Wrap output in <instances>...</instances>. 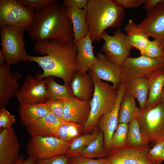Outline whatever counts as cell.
I'll return each mask as SVG.
<instances>
[{
  "mask_svg": "<svg viewBox=\"0 0 164 164\" xmlns=\"http://www.w3.org/2000/svg\"><path fill=\"white\" fill-rule=\"evenodd\" d=\"M149 87L146 109L153 108L160 102L164 87V67L153 71L146 77Z\"/></svg>",
  "mask_w": 164,
  "mask_h": 164,
  "instance_id": "cell-23",
  "label": "cell"
},
{
  "mask_svg": "<svg viewBox=\"0 0 164 164\" xmlns=\"http://www.w3.org/2000/svg\"><path fill=\"white\" fill-rule=\"evenodd\" d=\"M63 121L50 111L46 115L38 119L26 128L31 137L46 136H55L58 128Z\"/></svg>",
  "mask_w": 164,
  "mask_h": 164,
  "instance_id": "cell-21",
  "label": "cell"
},
{
  "mask_svg": "<svg viewBox=\"0 0 164 164\" xmlns=\"http://www.w3.org/2000/svg\"><path fill=\"white\" fill-rule=\"evenodd\" d=\"M164 67L162 60L141 56L129 57L121 66V83H127L134 80L146 77L153 71Z\"/></svg>",
  "mask_w": 164,
  "mask_h": 164,
  "instance_id": "cell-9",
  "label": "cell"
},
{
  "mask_svg": "<svg viewBox=\"0 0 164 164\" xmlns=\"http://www.w3.org/2000/svg\"><path fill=\"white\" fill-rule=\"evenodd\" d=\"M84 74L78 71L73 74L70 84L73 97L80 100L90 101L94 90V86L90 73Z\"/></svg>",
  "mask_w": 164,
  "mask_h": 164,
  "instance_id": "cell-19",
  "label": "cell"
},
{
  "mask_svg": "<svg viewBox=\"0 0 164 164\" xmlns=\"http://www.w3.org/2000/svg\"><path fill=\"white\" fill-rule=\"evenodd\" d=\"M67 17L71 21L73 31V40L74 43L86 36L90 29L87 24L85 9L73 7L66 8Z\"/></svg>",
  "mask_w": 164,
  "mask_h": 164,
  "instance_id": "cell-24",
  "label": "cell"
},
{
  "mask_svg": "<svg viewBox=\"0 0 164 164\" xmlns=\"http://www.w3.org/2000/svg\"><path fill=\"white\" fill-rule=\"evenodd\" d=\"M91 101L80 100L73 97L65 101L62 119L84 126L89 115Z\"/></svg>",
  "mask_w": 164,
  "mask_h": 164,
  "instance_id": "cell-18",
  "label": "cell"
},
{
  "mask_svg": "<svg viewBox=\"0 0 164 164\" xmlns=\"http://www.w3.org/2000/svg\"><path fill=\"white\" fill-rule=\"evenodd\" d=\"M34 13V10L19 4L16 0H0V26H14L27 31Z\"/></svg>",
  "mask_w": 164,
  "mask_h": 164,
  "instance_id": "cell-8",
  "label": "cell"
},
{
  "mask_svg": "<svg viewBox=\"0 0 164 164\" xmlns=\"http://www.w3.org/2000/svg\"><path fill=\"white\" fill-rule=\"evenodd\" d=\"M88 71L92 77L94 90L90 102L89 115L83 126V129L86 132L94 127L102 115L111 110L116 100L118 88L103 82L94 74Z\"/></svg>",
  "mask_w": 164,
  "mask_h": 164,
  "instance_id": "cell-4",
  "label": "cell"
},
{
  "mask_svg": "<svg viewBox=\"0 0 164 164\" xmlns=\"http://www.w3.org/2000/svg\"><path fill=\"white\" fill-rule=\"evenodd\" d=\"M70 158L66 154L47 159L36 160L35 164H68Z\"/></svg>",
  "mask_w": 164,
  "mask_h": 164,
  "instance_id": "cell-40",
  "label": "cell"
},
{
  "mask_svg": "<svg viewBox=\"0 0 164 164\" xmlns=\"http://www.w3.org/2000/svg\"><path fill=\"white\" fill-rule=\"evenodd\" d=\"M126 84V91L137 99L141 110L145 109L149 93L148 82L146 77L137 78Z\"/></svg>",
  "mask_w": 164,
  "mask_h": 164,
  "instance_id": "cell-26",
  "label": "cell"
},
{
  "mask_svg": "<svg viewBox=\"0 0 164 164\" xmlns=\"http://www.w3.org/2000/svg\"><path fill=\"white\" fill-rule=\"evenodd\" d=\"M124 9L138 8L144 3L145 0H116Z\"/></svg>",
  "mask_w": 164,
  "mask_h": 164,
  "instance_id": "cell-42",
  "label": "cell"
},
{
  "mask_svg": "<svg viewBox=\"0 0 164 164\" xmlns=\"http://www.w3.org/2000/svg\"><path fill=\"white\" fill-rule=\"evenodd\" d=\"M162 0H145L144 3V9L147 12L155 7Z\"/></svg>",
  "mask_w": 164,
  "mask_h": 164,
  "instance_id": "cell-43",
  "label": "cell"
},
{
  "mask_svg": "<svg viewBox=\"0 0 164 164\" xmlns=\"http://www.w3.org/2000/svg\"><path fill=\"white\" fill-rule=\"evenodd\" d=\"M83 128L80 125L64 121L58 128L55 137L65 142H71L80 135Z\"/></svg>",
  "mask_w": 164,
  "mask_h": 164,
  "instance_id": "cell-31",
  "label": "cell"
},
{
  "mask_svg": "<svg viewBox=\"0 0 164 164\" xmlns=\"http://www.w3.org/2000/svg\"><path fill=\"white\" fill-rule=\"evenodd\" d=\"M65 101L60 100H48L45 103L51 112L58 118L63 120L62 115Z\"/></svg>",
  "mask_w": 164,
  "mask_h": 164,
  "instance_id": "cell-39",
  "label": "cell"
},
{
  "mask_svg": "<svg viewBox=\"0 0 164 164\" xmlns=\"http://www.w3.org/2000/svg\"><path fill=\"white\" fill-rule=\"evenodd\" d=\"M72 158L69 159L68 164H111L107 157L92 159L79 156Z\"/></svg>",
  "mask_w": 164,
  "mask_h": 164,
  "instance_id": "cell-37",
  "label": "cell"
},
{
  "mask_svg": "<svg viewBox=\"0 0 164 164\" xmlns=\"http://www.w3.org/2000/svg\"><path fill=\"white\" fill-rule=\"evenodd\" d=\"M50 110L46 103H20L19 113L22 124L28 127L47 114Z\"/></svg>",
  "mask_w": 164,
  "mask_h": 164,
  "instance_id": "cell-22",
  "label": "cell"
},
{
  "mask_svg": "<svg viewBox=\"0 0 164 164\" xmlns=\"http://www.w3.org/2000/svg\"><path fill=\"white\" fill-rule=\"evenodd\" d=\"M126 32L127 42L141 53L151 41L148 36L138 28L132 19H130L125 28Z\"/></svg>",
  "mask_w": 164,
  "mask_h": 164,
  "instance_id": "cell-25",
  "label": "cell"
},
{
  "mask_svg": "<svg viewBox=\"0 0 164 164\" xmlns=\"http://www.w3.org/2000/svg\"><path fill=\"white\" fill-rule=\"evenodd\" d=\"M5 62L0 65V108H4L10 99L16 96L20 89L18 81L22 77L18 71L12 72Z\"/></svg>",
  "mask_w": 164,
  "mask_h": 164,
  "instance_id": "cell-15",
  "label": "cell"
},
{
  "mask_svg": "<svg viewBox=\"0 0 164 164\" xmlns=\"http://www.w3.org/2000/svg\"><path fill=\"white\" fill-rule=\"evenodd\" d=\"M162 45V47L163 51V53H164V56H163V59H162V61H163V64H164V45Z\"/></svg>",
  "mask_w": 164,
  "mask_h": 164,
  "instance_id": "cell-47",
  "label": "cell"
},
{
  "mask_svg": "<svg viewBox=\"0 0 164 164\" xmlns=\"http://www.w3.org/2000/svg\"><path fill=\"white\" fill-rule=\"evenodd\" d=\"M19 4L34 11H37L59 2L58 0H16Z\"/></svg>",
  "mask_w": 164,
  "mask_h": 164,
  "instance_id": "cell-35",
  "label": "cell"
},
{
  "mask_svg": "<svg viewBox=\"0 0 164 164\" xmlns=\"http://www.w3.org/2000/svg\"><path fill=\"white\" fill-rule=\"evenodd\" d=\"M16 97L19 103H44L48 100L45 79L39 80L30 75L25 77Z\"/></svg>",
  "mask_w": 164,
  "mask_h": 164,
  "instance_id": "cell-13",
  "label": "cell"
},
{
  "mask_svg": "<svg viewBox=\"0 0 164 164\" xmlns=\"http://www.w3.org/2000/svg\"><path fill=\"white\" fill-rule=\"evenodd\" d=\"M127 88L126 83L120 84L116 100L113 107L110 112L102 115L98 121L103 132L104 146L107 152L110 149L112 135L119 124L118 115L120 104Z\"/></svg>",
  "mask_w": 164,
  "mask_h": 164,
  "instance_id": "cell-12",
  "label": "cell"
},
{
  "mask_svg": "<svg viewBox=\"0 0 164 164\" xmlns=\"http://www.w3.org/2000/svg\"><path fill=\"white\" fill-rule=\"evenodd\" d=\"M140 108L136 104L135 98L126 90L121 102L118 115V123L128 124Z\"/></svg>",
  "mask_w": 164,
  "mask_h": 164,
  "instance_id": "cell-28",
  "label": "cell"
},
{
  "mask_svg": "<svg viewBox=\"0 0 164 164\" xmlns=\"http://www.w3.org/2000/svg\"><path fill=\"white\" fill-rule=\"evenodd\" d=\"M150 149L148 145L142 146L126 145L111 149L108 152L107 157L111 164H152L146 156Z\"/></svg>",
  "mask_w": 164,
  "mask_h": 164,
  "instance_id": "cell-11",
  "label": "cell"
},
{
  "mask_svg": "<svg viewBox=\"0 0 164 164\" xmlns=\"http://www.w3.org/2000/svg\"><path fill=\"white\" fill-rule=\"evenodd\" d=\"M27 32L34 42L53 40L63 44L73 40L71 21L66 14L65 6L59 2L35 11Z\"/></svg>",
  "mask_w": 164,
  "mask_h": 164,
  "instance_id": "cell-2",
  "label": "cell"
},
{
  "mask_svg": "<svg viewBox=\"0 0 164 164\" xmlns=\"http://www.w3.org/2000/svg\"><path fill=\"white\" fill-rule=\"evenodd\" d=\"M164 143L163 141L156 144L147 151V158L152 164H161L164 161Z\"/></svg>",
  "mask_w": 164,
  "mask_h": 164,
  "instance_id": "cell-36",
  "label": "cell"
},
{
  "mask_svg": "<svg viewBox=\"0 0 164 164\" xmlns=\"http://www.w3.org/2000/svg\"><path fill=\"white\" fill-rule=\"evenodd\" d=\"M15 121V116L5 109L0 110V130L12 127Z\"/></svg>",
  "mask_w": 164,
  "mask_h": 164,
  "instance_id": "cell-38",
  "label": "cell"
},
{
  "mask_svg": "<svg viewBox=\"0 0 164 164\" xmlns=\"http://www.w3.org/2000/svg\"><path fill=\"white\" fill-rule=\"evenodd\" d=\"M71 142L54 136L31 137L27 145V154L36 160L66 154Z\"/></svg>",
  "mask_w": 164,
  "mask_h": 164,
  "instance_id": "cell-7",
  "label": "cell"
},
{
  "mask_svg": "<svg viewBox=\"0 0 164 164\" xmlns=\"http://www.w3.org/2000/svg\"><path fill=\"white\" fill-rule=\"evenodd\" d=\"M140 53L141 56L162 60L164 56L162 44L159 41L155 39L151 40L146 47Z\"/></svg>",
  "mask_w": 164,
  "mask_h": 164,
  "instance_id": "cell-34",
  "label": "cell"
},
{
  "mask_svg": "<svg viewBox=\"0 0 164 164\" xmlns=\"http://www.w3.org/2000/svg\"><path fill=\"white\" fill-rule=\"evenodd\" d=\"M96 57V61L88 71L101 80L112 83L114 87L118 88L121 83V66L109 61L102 53H97Z\"/></svg>",
  "mask_w": 164,
  "mask_h": 164,
  "instance_id": "cell-16",
  "label": "cell"
},
{
  "mask_svg": "<svg viewBox=\"0 0 164 164\" xmlns=\"http://www.w3.org/2000/svg\"><path fill=\"white\" fill-rule=\"evenodd\" d=\"M36 161V160L31 156H29L27 159H25L22 155L14 164H35Z\"/></svg>",
  "mask_w": 164,
  "mask_h": 164,
  "instance_id": "cell-44",
  "label": "cell"
},
{
  "mask_svg": "<svg viewBox=\"0 0 164 164\" xmlns=\"http://www.w3.org/2000/svg\"><path fill=\"white\" fill-rule=\"evenodd\" d=\"M84 9L92 39L96 43L101 40L106 29L121 26L125 15V9L116 0H88Z\"/></svg>",
  "mask_w": 164,
  "mask_h": 164,
  "instance_id": "cell-3",
  "label": "cell"
},
{
  "mask_svg": "<svg viewBox=\"0 0 164 164\" xmlns=\"http://www.w3.org/2000/svg\"><path fill=\"white\" fill-rule=\"evenodd\" d=\"M102 132L98 133L95 138L81 152L80 156L92 159H98L107 156L108 152L104 145Z\"/></svg>",
  "mask_w": 164,
  "mask_h": 164,
  "instance_id": "cell-29",
  "label": "cell"
},
{
  "mask_svg": "<svg viewBox=\"0 0 164 164\" xmlns=\"http://www.w3.org/2000/svg\"><path fill=\"white\" fill-rule=\"evenodd\" d=\"M160 102L164 105V87L162 91Z\"/></svg>",
  "mask_w": 164,
  "mask_h": 164,
  "instance_id": "cell-46",
  "label": "cell"
},
{
  "mask_svg": "<svg viewBox=\"0 0 164 164\" xmlns=\"http://www.w3.org/2000/svg\"><path fill=\"white\" fill-rule=\"evenodd\" d=\"M97 133L80 135L71 141L66 154L69 158L80 156L81 151L96 137Z\"/></svg>",
  "mask_w": 164,
  "mask_h": 164,
  "instance_id": "cell-32",
  "label": "cell"
},
{
  "mask_svg": "<svg viewBox=\"0 0 164 164\" xmlns=\"http://www.w3.org/2000/svg\"><path fill=\"white\" fill-rule=\"evenodd\" d=\"M137 26L149 37L164 45V0L147 12L146 16Z\"/></svg>",
  "mask_w": 164,
  "mask_h": 164,
  "instance_id": "cell-14",
  "label": "cell"
},
{
  "mask_svg": "<svg viewBox=\"0 0 164 164\" xmlns=\"http://www.w3.org/2000/svg\"><path fill=\"white\" fill-rule=\"evenodd\" d=\"M101 39L104 40L102 50L105 57L112 63L121 66L130 57L133 48L127 42L126 35L118 29L112 36L104 31Z\"/></svg>",
  "mask_w": 164,
  "mask_h": 164,
  "instance_id": "cell-10",
  "label": "cell"
},
{
  "mask_svg": "<svg viewBox=\"0 0 164 164\" xmlns=\"http://www.w3.org/2000/svg\"><path fill=\"white\" fill-rule=\"evenodd\" d=\"M128 132V124H118L112 137L110 150L127 145Z\"/></svg>",
  "mask_w": 164,
  "mask_h": 164,
  "instance_id": "cell-33",
  "label": "cell"
},
{
  "mask_svg": "<svg viewBox=\"0 0 164 164\" xmlns=\"http://www.w3.org/2000/svg\"><path fill=\"white\" fill-rule=\"evenodd\" d=\"M88 1V0H64L63 4L66 8L85 9Z\"/></svg>",
  "mask_w": 164,
  "mask_h": 164,
  "instance_id": "cell-41",
  "label": "cell"
},
{
  "mask_svg": "<svg viewBox=\"0 0 164 164\" xmlns=\"http://www.w3.org/2000/svg\"><path fill=\"white\" fill-rule=\"evenodd\" d=\"M93 42L89 31L86 36L74 43L77 51V67L78 71L84 74L88 71L97 60L93 52Z\"/></svg>",
  "mask_w": 164,
  "mask_h": 164,
  "instance_id": "cell-20",
  "label": "cell"
},
{
  "mask_svg": "<svg viewBox=\"0 0 164 164\" xmlns=\"http://www.w3.org/2000/svg\"><path fill=\"white\" fill-rule=\"evenodd\" d=\"M163 159L164 161V150H163Z\"/></svg>",
  "mask_w": 164,
  "mask_h": 164,
  "instance_id": "cell-48",
  "label": "cell"
},
{
  "mask_svg": "<svg viewBox=\"0 0 164 164\" xmlns=\"http://www.w3.org/2000/svg\"><path fill=\"white\" fill-rule=\"evenodd\" d=\"M45 80L48 100L66 101L73 97L69 85L57 83L52 76L45 78Z\"/></svg>",
  "mask_w": 164,
  "mask_h": 164,
  "instance_id": "cell-27",
  "label": "cell"
},
{
  "mask_svg": "<svg viewBox=\"0 0 164 164\" xmlns=\"http://www.w3.org/2000/svg\"><path fill=\"white\" fill-rule=\"evenodd\" d=\"M149 143L147 139L141 131L137 118L134 117L128 124L127 145L142 146Z\"/></svg>",
  "mask_w": 164,
  "mask_h": 164,
  "instance_id": "cell-30",
  "label": "cell"
},
{
  "mask_svg": "<svg viewBox=\"0 0 164 164\" xmlns=\"http://www.w3.org/2000/svg\"><path fill=\"white\" fill-rule=\"evenodd\" d=\"M20 145L12 127L0 132V164H14L19 158Z\"/></svg>",
  "mask_w": 164,
  "mask_h": 164,
  "instance_id": "cell-17",
  "label": "cell"
},
{
  "mask_svg": "<svg viewBox=\"0 0 164 164\" xmlns=\"http://www.w3.org/2000/svg\"><path fill=\"white\" fill-rule=\"evenodd\" d=\"M1 45L5 62L10 65L27 62L28 55L25 48L23 36L25 31L17 26H0Z\"/></svg>",
  "mask_w": 164,
  "mask_h": 164,
  "instance_id": "cell-5",
  "label": "cell"
},
{
  "mask_svg": "<svg viewBox=\"0 0 164 164\" xmlns=\"http://www.w3.org/2000/svg\"><path fill=\"white\" fill-rule=\"evenodd\" d=\"M5 62L4 55L1 50H0V65L4 63Z\"/></svg>",
  "mask_w": 164,
  "mask_h": 164,
  "instance_id": "cell-45",
  "label": "cell"
},
{
  "mask_svg": "<svg viewBox=\"0 0 164 164\" xmlns=\"http://www.w3.org/2000/svg\"><path fill=\"white\" fill-rule=\"evenodd\" d=\"M35 52L43 56L28 55L26 62H34L43 70L37 73L36 79L42 80L49 76L61 79L70 86L74 73L78 71L76 64L77 51L73 41L60 44L55 40L35 42L33 44Z\"/></svg>",
  "mask_w": 164,
  "mask_h": 164,
  "instance_id": "cell-1",
  "label": "cell"
},
{
  "mask_svg": "<svg viewBox=\"0 0 164 164\" xmlns=\"http://www.w3.org/2000/svg\"><path fill=\"white\" fill-rule=\"evenodd\" d=\"M141 131L149 143L164 141V105L160 102L152 108L140 109L135 113Z\"/></svg>",
  "mask_w": 164,
  "mask_h": 164,
  "instance_id": "cell-6",
  "label": "cell"
}]
</instances>
